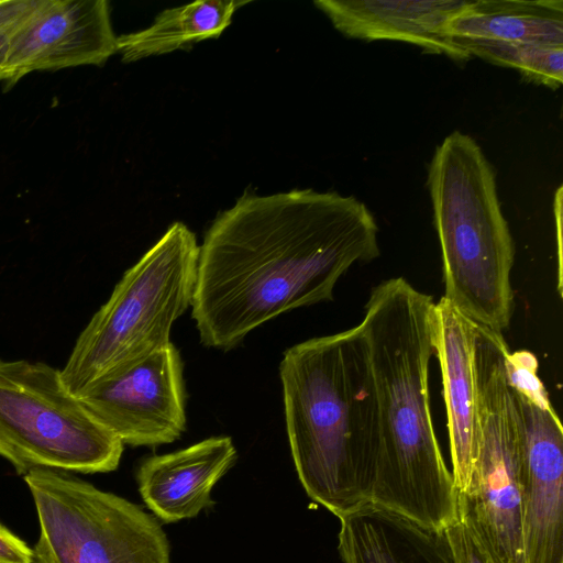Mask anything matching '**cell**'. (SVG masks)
Segmentation results:
<instances>
[{"label": "cell", "mask_w": 563, "mask_h": 563, "mask_svg": "<svg viewBox=\"0 0 563 563\" xmlns=\"http://www.w3.org/2000/svg\"><path fill=\"white\" fill-rule=\"evenodd\" d=\"M115 53L117 36L107 0H48L11 40L7 87L35 70L102 66Z\"/></svg>", "instance_id": "cell-11"}, {"label": "cell", "mask_w": 563, "mask_h": 563, "mask_svg": "<svg viewBox=\"0 0 563 563\" xmlns=\"http://www.w3.org/2000/svg\"><path fill=\"white\" fill-rule=\"evenodd\" d=\"M434 306L431 296L401 277L375 286L365 305L360 325L375 416L367 501L445 529L457 519V506L430 407Z\"/></svg>", "instance_id": "cell-2"}, {"label": "cell", "mask_w": 563, "mask_h": 563, "mask_svg": "<svg viewBox=\"0 0 563 563\" xmlns=\"http://www.w3.org/2000/svg\"><path fill=\"white\" fill-rule=\"evenodd\" d=\"M475 338L476 322L441 298L434 306L432 341L442 375L456 494L466 490L479 448Z\"/></svg>", "instance_id": "cell-12"}, {"label": "cell", "mask_w": 563, "mask_h": 563, "mask_svg": "<svg viewBox=\"0 0 563 563\" xmlns=\"http://www.w3.org/2000/svg\"><path fill=\"white\" fill-rule=\"evenodd\" d=\"M468 0H318L313 4L350 38L400 41L457 63L470 54L446 33Z\"/></svg>", "instance_id": "cell-13"}, {"label": "cell", "mask_w": 563, "mask_h": 563, "mask_svg": "<svg viewBox=\"0 0 563 563\" xmlns=\"http://www.w3.org/2000/svg\"><path fill=\"white\" fill-rule=\"evenodd\" d=\"M235 460L233 441L224 435L146 457L136 472L140 495L163 522L195 518L213 505L211 489Z\"/></svg>", "instance_id": "cell-14"}, {"label": "cell", "mask_w": 563, "mask_h": 563, "mask_svg": "<svg viewBox=\"0 0 563 563\" xmlns=\"http://www.w3.org/2000/svg\"><path fill=\"white\" fill-rule=\"evenodd\" d=\"M77 397L123 444H167L186 429L183 362L173 343L104 375Z\"/></svg>", "instance_id": "cell-9"}, {"label": "cell", "mask_w": 563, "mask_h": 563, "mask_svg": "<svg viewBox=\"0 0 563 563\" xmlns=\"http://www.w3.org/2000/svg\"><path fill=\"white\" fill-rule=\"evenodd\" d=\"M10 46L11 37L0 33V80H5L7 82L11 79V74L7 67Z\"/></svg>", "instance_id": "cell-23"}, {"label": "cell", "mask_w": 563, "mask_h": 563, "mask_svg": "<svg viewBox=\"0 0 563 563\" xmlns=\"http://www.w3.org/2000/svg\"><path fill=\"white\" fill-rule=\"evenodd\" d=\"M198 255L194 232L176 221L123 274L60 369L74 395L172 343L174 322L191 306Z\"/></svg>", "instance_id": "cell-5"}, {"label": "cell", "mask_w": 563, "mask_h": 563, "mask_svg": "<svg viewBox=\"0 0 563 563\" xmlns=\"http://www.w3.org/2000/svg\"><path fill=\"white\" fill-rule=\"evenodd\" d=\"M249 1L211 0L169 8L146 29L117 37L122 62L172 53L192 43L217 38L231 24L233 14Z\"/></svg>", "instance_id": "cell-17"}, {"label": "cell", "mask_w": 563, "mask_h": 563, "mask_svg": "<svg viewBox=\"0 0 563 563\" xmlns=\"http://www.w3.org/2000/svg\"><path fill=\"white\" fill-rule=\"evenodd\" d=\"M24 481L40 525L34 563H170L166 533L140 506L63 471Z\"/></svg>", "instance_id": "cell-8"}, {"label": "cell", "mask_w": 563, "mask_h": 563, "mask_svg": "<svg viewBox=\"0 0 563 563\" xmlns=\"http://www.w3.org/2000/svg\"><path fill=\"white\" fill-rule=\"evenodd\" d=\"M339 519L343 563H457L445 529L368 501Z\"/></svg>", "instance_id": "cell-15"}, {"label": "cell", "mask_w": 563, "mask_h": 563, "mask_svg": "<svg viewBox=\"0 0 563 563\" xmlns=\"http://www.w3.org/2000/svg\"><path fill=\"white\" fill-rule=\"evenodd\" d=\"M470 56L510 67L533 84L558 89L563 82V46L490 40L454 38Z\"/></svg>", "instance_id": "cell-18"}, {"label": "cell", "mask_w": 563, "mask_h": 563, "mask_svg": "<svg viewBox=\"0 0 563 563\" xmlns=\"http://www.w3.org/2000/svg\"><path fill=\"white\" fill-rule=\"evenodd\" d=\"M537 356L529 351L509 352L505 360V373L509 387L544 406H551L548 393L538 376Z\"/></svg>", "instance_id": "cell-19"}, {"label": "cell", "mask_w": 563, "mask_h": 563, "mask_svg": "<svg viewBox=\"0 0 563 563\" xmlns=\"http://www.w3.org/2000/svg\"><path fill=\"white\" fill-rule=\"evenodd\" d=\"M379 253L378 225L353 196L245 191L199 246L190 307L200 342L228 351L284 312L332 300L338 280Z\"/></svg>", "instance_id": "cell-1"}, {"label": "cell", "mask_w": 563, "mask_h": 563, "mask_svg": "<svg viewBox=\"0 0 563 563\" xmlns=\"http://www.w3.org/2000/svg\"><path fill=\"white\" fill-rule=\"evenodd\" d=\"M48 0H0V33L11 40L46 7Z\"/></svg>", "instance_id": "cell-20"}, {"label": "cell", "mask_w": 563, "mask_h": 563, "mask_svg": "<svg viewBox=\"0 0 563 563\" xmlns=\"http://www.w3.org/2000/svg\"><path fill=\"white\" fill-rule=\"evenodd\" d=\"M519 442L526 563H563V428L552 406L510 388Z\"/></svg>", "instance_id": "cell-10"}, {"label": "cell", "mask_w": 563, "mask_h": 563, "mask_svg": "<svg viewBox=\"0 0 563 563\" xmlns=\"http://www.w3.org/2000/svg\"><path fill=\"white\" fill-rule=\"evenodd\" d=\"M445 530L457 563H494L461 520L456 519Z\"/></svg>", "instance_id": "cell-21"}, {"label": "cell", "mask_w": 563, "mask_h": 563, "mask_svg": "<svg viewBox=\"0 0 563 563\" xmlns=\"http://www.w3.org/2000/svg\"><path fill=\"white\" fill-rule=\"evenodd\" d=\"M0 563H34L33 549L2 523H0Z\"/></svg>", "instance_id": "cell-22"}, {"label": "cell", "mask_w": 563, "mask_h": 563, "mask_svg": "<svg viewBox=\"0 0 563 563\" xmlns=\"http://www.w3.org/2000/svg\"><path fill=\"white\" fill-rule=\"evenodd\" d=\"M427 185L441 249L442 298L474 322L503 332L514 311L515 244L493 165L472 136L454 131L437 146Z\"/></svg>", "instance_id": "cell-4"}, {"label": "cell", "mask_w": 563, "mask_h": 563, "mask_svg": "<svg viewBox=\"0 0 563 563\" xmlns=\"http://www.w3.org/2000/svg\"><path fill=\"white\" fill-rule=\"evenodd\" d=\"M279 375L290 452L307 495L338 518L367 503L375 416L362 327L292 345Z\"/></svg>", "instance_id": "cell-3"}, {"label": "cell", "mask_w": 563, "mask_h": 563, "mask_svg": "<svg viewBox=\"0 0 563 563\" xmlns=\"http://www.w3.org/2000/svg\"><path fill=\"white\" fill-rule=\"evenodd\" d=\"M123 448L66 387L60 369L0 358V457L18 474L108 473L118 468Z\"/></svg>", "instance_id": "cell-6"}, {"label": "cell", "mask_w": 563, "mask_h": 563, "mask_svg": "<svg viewBox=\"0 0 563 563\" xmlns=\"http://www.w3.org/2000/svg\"><path fill=\"white\" fill-rule=\"evenodd\" d=\"M501 332L476 323L479 448L468 486L456 494L461 520L494 563H526L517 417Z\"/></svg>", "instance_id": "cell-7"}, {"label": "cell", "mask_w": 563, "mask_h": 563, "mask_svg": "<svg viewBox=\"0 0 563 563\" xmlns=\"http://www.w3.org/2000/svg\"><path fill=\"white\" fill-rule=\"evenodd\" d=\"M454 38L563 46L562 0H468L446 25Z\"/></svg>", "instance_id": "cell-16"}]
</instances>
